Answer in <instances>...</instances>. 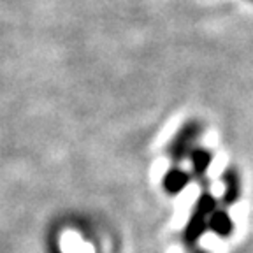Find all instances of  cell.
<instances>
[{
	"label": "cell",
	"instance_id": "1",
	"mask_svg": "<svg viewBox=\"0 0 253 253\" xmlns=\"http://www.w3.org/2000/svg\"><path fill=\"white\" fill-rule=\"evenodd\" d=\"M218 208V202L213 194L202 192L195 201L186 225L181 232V241L186 248H195L202 236L208 232V218Z\"/></svg>",
	"mask_w": 253,
	"mask_h": 253
},
{
	"label": "cell",
	"instance_id": "2",
	"mask_svg": "<svg viewBox=\"0 0 253 253\" xmlns=\"http://www.w3.org/2000/svg\"><path fill=\"white\" fill-rule=\"evenodd\" d=\"M202 132H204V126L197 120H188L178 128V132L172 135L170 142L167 144V157L172 160L174 164L183 162L188 153L194 150L197 144L195 142L201 139Z\"/></svg>",
	"mask_w": 253,
	"mask_h": 253
},
{
	"label": "cell",
	"instance_id": "3",
	"mask_svg": "<svg viewBox=\"0 0 253 253\" xmlns=\"http://www.w3.org/2000/svg\"><path fill=\"white\" fill-rule=\"evenodd\" d=\"M221 183H223V194H221V204L229 208V206L236 204L243 194V185H241V174L236 167H229L221 174Z\"/></svg>",
	"mask_w": 253,
	"mask_h": 253
},
{
	"label": "cell",
	"instance_id": "4",
	"mask_svg": "<svg viewBox=\"0 0 253 253\" xmlns=\"http://www.w3.org/2000/svg\"><path fill=\"white\" fill-rule=\"evenodd\" d=\"M190 181H192V174L181 167L174 166L164 174L162 188L167 195H178L190 185Z\"/></svg>",
	"mask_w": 253,
	"mask_h": 253
},
{
	"label": "cell",
	"instance_id": "5",
	"mask_svg": "<svg viewBox=\"0 0 253 253\" xmlns=\"http://www.w3.org/2000/svg\"><path fill=\"white\" fill-rule=\"evenodd\" d=\"M208 230H211L214 236L221 237V239H227V237L232 236L234 220L229 211L223 210V208H216L208 218Z\"/></svg>",
	"mask_w": 253,
	"mask_h": 253
},
{
	"label": "cell",
	"instance_id": "6",
	"mask_svg": "<svg viewBox=\"0 0 253 253\" xmlns=\"http://www.w3.org/2000/svg\"><path fill=\"white\" fill-rule=\"evenodd\" d=\"M190 167H192V176L197 179H204L206 172L210 169L211 162H213V151H210L204 146H195L190 151L188 157Z\"/></svg>",
	"mask_w": 253,
	"mask_h": 253
},
{
	"label": "cell",
	"instance_id": "7",
	"mask_svg": "<svg viewBox=\"0 0 253 253\" xmlns=\"http://www.w3.org/2000/svg\"><path fill=\"white\" fill-rule=\"evenodd\" d=\"M194 253H208V252H204V250H195Z\"/></svg>",
	"mask_w": 253,
	"mask_h": 253
},
{
	"label": "cell",
	"instance_id": "8",
	"mask_svg": "<svg viewBox=\"0 0 253 253\" xmlns=\"http://www.w3.org/2000/svg\"><path fill=\"white\" fill-rule=\"evenodd\" d=\"M252 2H253V0H252Z\"/></svg>",
	"mask_w": 253,
	"mask_h": 253
}]
</instances>
